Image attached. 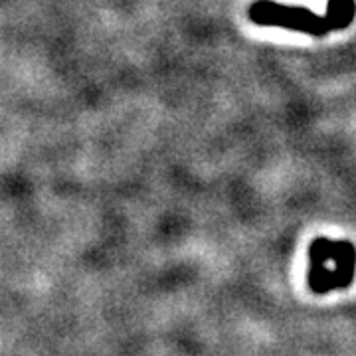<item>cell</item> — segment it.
Wrapping results in <instances>:
<instances>
[{"instance_id":"2","label":"cell","mask_w":356,"mask_h":356,"mask_svg":"<svg viewBox=\"0 0 356 356\" xmlns=\"http://www.w3.org/2000/svg\"><path fill=\"white\" fill-rule=\"evenodd\" d=\"M356 271V248L346 240L317 238L309 248V287L318 295L346 289Z\"/></svg>"},{"instance_id":"1","label":"cell","mask_w":356,"mask_h":356,"mask_svg":"<svg viewBox=\"0 0 356 356\" xmlns=\"http://www.w3.org/2000/svg\"><path fill=\"white\" fill-rule=\"evenodd\" d=\"M248 18L257 26L283 28L309 36H327L355 22L356 0H327V13L317 14L307 6L280 4L275 0H255L248 6Z\"/></svg>"}]
</instances>
